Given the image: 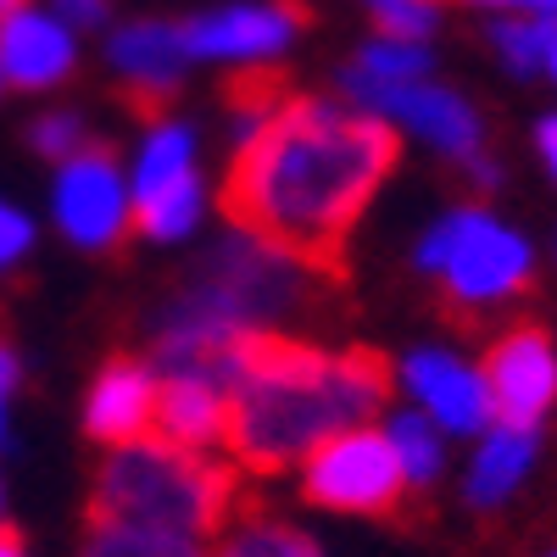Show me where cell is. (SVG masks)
Returning a JSON list of instances; mask_svg holds the SVG:
<instances>
[{"label":"cell","mask_w":557,"mask_h":557,"mask_svg":"<svg viewBox=\"0 0 557 557\" xmlns=\"http://www.w3.org/2000/svg\"><path fill=\"white\" fill-rule=\"evenodd\" d=\"M34 240H39V223H34L17 201L0 196V273L23 268V262L34 257Z\"/></svg>","instance_id":"obj_24"},{"label":"cell","mask_w":557,"mask_h":557,"mask_svg":"<svg viewBox=\"0 0 557 557\" xmlns=\"http://www.w3.org/2000/svg\"><path fill=\"white\" fill-rule=\"evenodd\" d=\"M396 380H401V391L412 396V407H424L435 424H441L446 435H457V441H469V435H480L485 424H496L485 374H480V368H469L462 357L441 351V346L407 351L401 368H396Z\"/></svg>","instance_id":"obj_11"},{"label":"cell","mask_w":557,"mask_h":557,"mask_svg":"<svg viewBox=\"0 0 557 557\" xmlns=\"http://www.w3.org/2000/svg\"><path fill=\"white\" fill-rule=\"evenodd\" d=\"M368 12L391 39H430L441 23V0H368Z\"/></svg>","instance_id":"obj_22"},{"label":"cell","mask_w":557,"mask_h":557,"mask_svg":"<svg viewBox=\"0 0 557 557\" xmlns=\"http://www.w3.org/2000/svg\"><path fill=\"white\" fill-rule=\"evenodd\" d=\"M385 441L401 462V474H407V491H430L441 474H446V430L435 424V418L424 407H401L385 418Z\"/></svg>","instance_id":"obj_18"},{"label":"cell","mask_w":557,"mask_h":557,"mask_svg":"<svg viewBox=\"0 0 557 557\" xmlns=\"http://www.w3.org/2000/svg\"><path fill=\"white\" fill-rule=\"evenodd\" d=\"M546 557H557V552H546Z\"/></svg>","instance_id":"obj_35"},{"label":"cell","mask_w":557,"mask_h":557,"mask_svg":"<svg viewBox=\"0 0 557 557\" xmlns=\"http://www.w3.org/2000/svg\"><path fill=\"white\" fill-rule=\"evenodd\" d=\"M480 7H502V12H557V0H480Z\"/></svg>","instance_id":"obj_27"},{"label":"cell","mask_w":557,"mask_h":557,"mask_svg":"<svg viewBox=\"0 0 557 557\" xmlns=\"http://www.w3.org/2000/svg\"><path fill=\"white\" fill-rule=\"evenodd\" d=\"M78 557H212V541L168 535V530H134V524H89Z\"/></svg>","instance_id":"obj_20"},{"label":"cell","mask_w":557,"mask_h":557,"mask_svg":"<svg viewBox=\"0 0 557 557\" xmlns=\"http://www.w3.org/2000/svg\"><path fill=\"white\" fill-rule=\"evenodd\" d=\"M67 28H78V34H96V28H107L112 23V0H45Z\"/></svg>","instance_id":"obj_25"},{"label":"cell","mask_w":557,"mask_h":557,"mask_svg":"<svg viewBox=\"0 0 557 557\" xmlns=\"http://www.w3.org/2000/svg\"><path fill=\"white\" fill-rule=\"evenodd\" d=\"M228 424V391L196 368H157V430L173 446L218 451Z\"/></svg>","instance_id":"obj_14"},{"label":"cell","mask_w":557,"mask_h":557,"mask_svg":"<svg viewBox=\"0 0 557 557\" xmlns=\"http://www.w3.org/2000/svg\"><path fill=\"white\" fill-rule=\"evenodd\" d=\"M346 101L362 107V112H380V117H391V123H401L412 134H424L430 146L441 157H451V162L485 151L480 112L446 84H424V78H412V84H368V89H346Z\"/></svg>","instance_id":"obj_8"},{"label":"cell","mask_w":557,"mask_h":557,"mask_svg":"<svg viewBox=\"0 0 557 557\" xmlns=\"http://www.w3.org/2000/svg\"><path fill=\"white\" fill-rule=\"evenodd\" d=\"M418 268L441 278V301L451 323H480L485 312L530 296L535 251L519 228L496 223L485 207H451L424 240Z\"/></svg>","instance_id":"obj_4"},{"label":"cell","mask_w":557,"mask_h":557,"mask_svg":"<svg viewBox=\"0 0 557 557\" xmlns=\"http://www.w3.org/2000/svg\"><path fill=\"white\" fill-rule=\"evenodd\" d=\"M296 474H301V496L312 507L346 513V519H396L401 502L412 496L380 424H351V430L330 435L296 462Z\"/></svg>","instance_id":"obj_5"},{"label":"cell","mask_w":557,"mask_h":557,"mask_svg":"<svg viewBox=\"0 0 557 557\" xmlns=\"http://www.w3.org/2000/svg\"><path fill=\"white\" fill-rule=\"evenodd\" d=\"M0 557H28V546L17 541V530H7V519H0Z\"/></svg>","instance_id":"obj_28"},{"label":"cell","mask_w":557,"mask_h":557,"mask_svg":"<svg viewBox=\"0 0 557 557\" xmlns=\"http://www.w3.org/2000/svg\"><path fill=\"white\" fill-rule=\"evenodd\" d=\"M157 430V368L151 357H107L84 391V435L96 446H123Z\"/></svg>","instance_id":"obj_13"},{"label":"cell","mask_w":557,"mask_h":557,"mask_svg":"<svg viewBox=\"0 0 557 557\" xmlns=\"http://www.w3.org/2000/svg\"><path fill=\"white\" fill-rule=\"evenodd\" d=\"M485 391H491V412L496 424H519V430H541V418L557 407V346L546 335V323L524 318L485 346Z\"/></svg>","instance_id":"obj_7"},{"label":"cell","mask_w":557,"mask_h":557,"mask_svg":"<svg viewBox=\"0 0 557 557\" xmlns=\"http://www.w3.org/2000/svg\"><path fill=\"white\" fill-rule=\"evenodd\" d=\"M391 362L374 346H318L285 330H246L228 374L223 451L240 474L273 480L351 424H374L391 401Z\"/></svg>","instance_id":"obj_2"},{"label":"cell","mask_w":557,"mask_h":557,"mask_svg":"<svg viewBox=\"0 0 557 557\" xmlns=\"http://www.w3.org/2000/svg\"><path fill=\"white\" fill-rule=\"evenodd\" d=\"M73 73H78V28H67L45 0H28V7L0 17V78H7V89L45 96V89H62Z\"/></svg>","instance_id":"obj_12"},{"label":"cell","mask_w":557,"mask_h":557,"mask_svg":"<svg viewBox=\"0 0 557 557\" xmlns=\"http://www.w3.org/2000/svg\"><path fill=\"white\" fill-rule=\"evenodd\" d=\"M412 78H430V45L424 39H368L357 62L341 73V96L346 89H368V84H412Z\"/></svg>","instance_id":"obj_19"},{"label":"cell","mask_w":557,"mask_h":557,"mask_svg":"<svg viewBox=\"0 0 557 557\" xmlns=\"http://www.w3.org/2000/svg\"><path fill=\"white\" fill-rule=\"evenodd\" d=\"M17 7H28V0H0V17H7V12H17Z\"/></svg>","instance_id":"obj_30"},{"label":"cell","mask_w":557,"mask_h":557,"mask_svg":"<svg viewBox=\"0 0 557 557\" xmlns=\"http://www.w3.org/2000/svg\"><path fill=\"white\" fill-rule=\"evenodd\" d=\"M190 45H184V23H162V17H134L123 28H112L107 39V67L117 73V89L128 112L157 117V107L173 101V89L190 67Z\"/></svg>","instance_id":"obj_9"},{"label":"cell","mask_w":557,"mask_h":557,"mask_svg":"<svg viewBox=\"0 0 557 557\" xmlns=\"http://www.w3.org/2000/svg\"><path fill=\"white\" fill-rule=\"evenodd\" d=\"M7 424H12V391L0 385V441H7Z\"/></svg>","instance_id":"obj_29"},{"label":"cell","mask_w":557,"mask_h":557,"mask_svg":"<svg viewBox=\"0 0 557 557\" xmlns=\"http://www.w3.org/2000/svg\"><path fill=\"white\" fill-rule=\"evenodd\" d=\"M246 474L218 451L173 446L162 435H139L107 446L96 485H89V524H134L212 541L246 502Z\"/></svg>","instance_id":"obj_3"},{"label":"cell","mask_w":557,"mask_h":557,"mask_svg":"<svg viewBox=\"0 0 557 557\" xmlns=\"http://www.w3.org/2000/svg\"><path fill=\"white\" fill-rule=\"evenodd\" d=\"M201 173L184 168L173 178H157V184H134L128 190V207H134V228L146 240H184L190 228L201 223Z\"/></svg>","instance_id":"obj_17"},{"label":"cell","mask_w":557,"mask_h":557,"mask_svg":"<svg viewBox=\"0 0 557 557\" xmlns=\"http://www.w3.org/2000/svg\"><path fill=\"white\" fill-rule=\"evenodd\" d=\"M546 73H552V78H557V45H552V57H546Z\"/></svg>","instance_id":"obj_31"},{"label":"cell","mask_w":557,"mask_h":557,"mask_svg":"<svg viewBox=\"0 0 557 557\" xmlns=\"http://www.w3.org/2000/svg\"><path fill=\"white\" fill-rule=\"evenodd\" d=\"M0 519H7V480H0Z\"/></svg>","instance_id":"obj_32"},{"label":"cell","mask_w":557,"mask_h":557,"mask_svg":"<svg viewBox=\"0 0 557 557\" xmlns=\"http://www.w3.org/2000/svg\"><path fill=\"white\" fill-rule=\"evenodd\" d=\"M0 96H7V78H0Z\"/></svg>","instance_id":"obj_34"},{"label":"cell","mask_w":557,"mask_h":557,"mask_svg":"<svg viewBox=\"0 0 557 557\" xmlns=\"http://www.w3.org/2000/svg\"><path fill=\"white\" fill-rule=\"evenodd\" d=\"M307 28V7L296 0H257V7H218L184 17V45L201 62H273Z\"/></svg>","instance_id":"obj_10"},{"label":"cell","mask_w":557,"mask_h":557,"mask_svg":"<svg viewBox=\"0 0 557 557\" xmlns=\"http://www.w3.org/2000/svg\"><path fill=\"white\" fill-rule=\"evenodd\" d=\"M552 257H557V235H552Z\"/></svg>","instance_id":"obj_33"},{"label":"cell","mask_w":557,"mask_h":557,"mask_svg":"<svg viewBox=\"0 0 557 557\" xmlns=\"http://www.w3.org/2000/svg\"><path fill=\"white\" fill-rule=\"evenodd\" d=\"M84 139H89V128H84L78 112H39V117L28 123V146H34V157H45L51 168H57L62 157H73Z\"/></svg>","instance_id":"obj_23"},{"label":"cell","mask_w":557,"mask_h":557,"mask_svg":"<svg viewBox=\"0 0 557 557\" xmlns=\"http://www.w3.org/2000/svg\"><path fill=\"white\" fill-rule=\"evenodd\" d=\"M396 162L401 134L391 117L290 89L268 117L235 128L218 201L235 228L301 257L323 278H346V246Z\"/></svg>","instance_id":"obj_1"},{"label":"cell","mask_w":557,"mask_h":557,"mask_svg":"<svg viewBox=\"0 0 557 557\" xmlns=\"http://www.w3.org/2000/svg\"><path fill=\"white\" fill-rule=\"evenodd\" d=\"M496 57L513 73H546V57L557 45V12H524V17H502L491 28Z\"/></svg>","instance_id":"obj_21"},{"label":"cell","mask_w":557,"mask_h":557,"mask_svg":"<svg viewBox=\"0 0 557 557\" xmlns=\"http://www.w3.org/2000/svg\"><path fill=\"white\" fill-rule=\"evenodd\" d=\"M535 151H541V162H546V173H552V184H557V112H546V117L535 123Z\"/></svg>","instance_id":"obj_26"},{"label":"cell","mask_w":557,"mask_h":557,"mask_svg":"<svg viewBox=\"0 0 557 557\" xmlns=\"http://www.w3.org/2000/svg\"><path fill=\"white\" fill-rule=\"evenodd\" d=\"M212 557H330L318 535L268 513L257 502H240L235 519L212 535Z\"/></svg>","instance_id":"obj_16"},{"label":"cell","mask_w":557,"mask_h":557,"mask_svg":"<svg viewBox=\"0 0 557 557\" xmlns=\"http://www.w3.org/2000/svg\"><path fill=\"white\" fill-rule=\"evenodd\" d=\"M51 223L78 251H123L128 228H134V207H128V173L112 157V146L84 139L73 157L57 162Z\"/></svg>","instance_id":"obj_6"},{"label":"cell","mask_w":557,"mask_h":557,"mask_svg":"<svg viewBox=\"0 0 557 557\" xmlns=\"http://www.w3.org/2000/svg\"><path fill=\"white\" fill-rule=\"evenodd\" d=\"M474 441H480V446H474V457H469V474H462V507H474V513H502V507L524 491V480L535 474L541 430L485 424Z\"/></svg>","instance_id":"obj_15"}]
</instances>
